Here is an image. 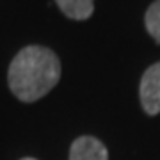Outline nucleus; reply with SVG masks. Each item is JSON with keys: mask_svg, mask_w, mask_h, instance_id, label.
Wrapping results in <instances>:
<instances>
[{"mask_svg": "<svg viewBox=\"0 0 160 160\" xmlns=\"http://www.w3.org/2000/svg\"><path fill=\"white\" fill-rule=\"evenodd\" d=\"M61 61L46 46L30 45L16 53L9 66V87L22 102H36L57 86Z\"/></svg>", "mask_w": 160, "mask_h": 160, "instance_id": "obj_1", "label": "nucleus"}, {"mask_svg": "<svg viewBox=\"0 0 160 160\" xmlns=\"http://www.w3.org/2000/svg\"><path fill=\"white\" fill-rule=\"evenodd\" d=\"M139 94L146 114H160V62H155L144 71Z\"/></svg>", "mask_w": 160, "mask_h": 160, "instance_id": "obj_2", "label": "nucleus"}, {"mask_svg": "<svg viewBox=\"0 0 160 160\" xmlns=\"http://www.w3.org/2000/svg\"><path fill=\"white\" fill-rule=\"evenodd\" d=\"M69 160H109V151L98 139L84 135L71 144Z\"/></svg>", "mask_w": 160, "mask_h": 160, "instance_id": "obj_3", "label": "nucleus"}, {"mask_svg": "<svg viewBox=\"0 0 160 160\" xmlns=\"http://www.w3.org/2000/svg\"><path fill=\"white\" fill-rule=\"evenodd\" d=\"M59 9L64 12V16L71 20H87L92 16L94 11V0H55Z\"/></svg>", "mask_w": 160, "mask_h": 160, "instance_id": "obj_4", "label": "nucleus"}, {"mask_svg": "<svg viewBox=\"0 0 160 160\" xmlns=\"http://www.w3.org/2000/svg\"><path fill=\"white\" fill-rule=\"evenodd\" d=\"M144 23H146L148 34L160 45V0H155L148 7L146 16H144Z\"/></svg>", "mask_w": 160, "mask_h": 160, "instance_id": "obj_5", "label": "nucleus"}, {"mask_svg": "<svg viewBox=\"0 0 160 160\" xmlns=\"http://www.w3.org/2000/svg\"><path fill=\"white\" fill-rule=\"evenodd\" d=\"M22 160H36V158H22Z\"/></svg>", "mask_w": 160, "mask_h": 160, "instance_id": "obj_6", "label": "nucleus"}]
</instances>
